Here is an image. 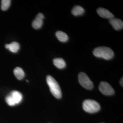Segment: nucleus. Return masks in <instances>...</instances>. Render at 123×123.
<instances>
[{
  "mask_svg": "<svg viewBox=\"0 0 123 123\" xmlns=\"http://www.w3.org/2000/svg\"><path fill=\"white\" fill-rule=\"evenodd\" d=\"M47 83L49 85L50 92L56 98H61L62 91L57 81L50 75H48L46 78Z\"/></svg>",
  "mask_w": 123,
  "mask_h": 123,
  "instance_id": "obj_1",
  "label": "nucleus"
},
{
  "mask_svg": "<svg viewBox=\"0 0 123 123\" xmlns=\"http://www.w3.org/2000/svg\"><path fill=\"white\" fill-rule=\"evenodd\" d=\"M93 54L97 57L105 60L111 59L114 56V53L111 49L106 47H99L94 49Z\"/></svg>",
  "mask_w": 123,
  "mask_h": 123,
  "instance_id": "obj_2",
  "label": "nucleus"
},
{
  "mask_svg": "<svg viewBox=\"0 0 123 123\" xmlns=\"http://www.w3.org/2000/svg\"><path fill=\"white\" fill-rule=\"evenodd\" d=\"M84 110L89 113H94L100 109V105L96 101L92 99L85 100L83 103Z\"/></svg>",
  "mask_w": 123,
  "mask_h": 123,
  "instance_id": "obj_3",
  "label": "nucleus"
},
{
  "mask_svg": "<svg viewBox=\"0 0 123 123\" xmlns=\"http://www.w3.org/2000/svg\"><path fill=\"white\" fill-rule=\"evenodd\" d=\"M22 100V94L18 91H13L6 98V101L10 106H14L20 103Z\"/></svg>",
  "mask_w": 123,
  "mask_h": 123,
  "instance_id": "obj_4",
  "label": "nucleus"
},
{
  "mask_svg": "<svg viewBox=\"0 0 123 123\" xmlns=\"http://www.w3.org/2000/svg\"><path fill=\"white\" fill-rule=\"evenodd\" d=\"M78 79L80 84L85 88L91 90L93 87L92 82L89 79L88 75L84 72L79 73L78 75Z\"/></svg>",
  "mask_w": 123,
  "mask_h": 123,
  "instance_id": "obj_5",
  "label": "nucleus"
},
{
  "mask_svg": "<svg viewBox=\"0 0 123 123\" xmlns=\"http://www.w3.org/2000/svg\"><path fill=\"white\" fill-rule=\"evenodd\" d=\"M98 88L99 91L103 94L110 96L114 94V90L110 84L106 82H101L99 84Z\"/></svg>",
  "mask_w": 123,
  "mask_h": 123,
  "instance_id": "obj_6",
  "label": "nucleus"
},
{
  "mask_svg": "<svg viewBox=\"0 0 123 123\" xmlns=\"http://www.w3.org/2000/svg\"><path fill=\"white\" fill-rule=\"evenodd\" d=\"M44 18V15L42 13H38L32 23L33 28L35 29H38L40 28L43 25V20Z\"/></svg>",
  "mask_w": 123,
  "mask_h": 123,
  "instance_id": "obj_7",
  "label": "nucleus"
},
{
  "mask_svg": "<svg viewBox=\"0 0 123 123\" xmlns=\"http://www.w3.org/2000/svg\"><path fill=\"white\" fill-rule=\"evenodd\" d=\"M97 12L98 15L101 18L109 19L114 18V16L112 13L110 12L107 9L104 8H98L97 9Z\"/></svg>",
  "mask_w": 123,
  "mask_h": 123,
  "instance_id": "obj_8",
  "label": "nucleus"
},
{
  "mask_svg": "<svg viewBox=\"0 0 123 123\" xmlns=\"http://www.w3.org/2000/svg\"><path fill=\"white\" fill-rule=\"evenodd\" d=\"M109 22L113 27L115 30L119 31L122 29L123 28V22L121 20L114 18L110 19Z\"/></svg>",
  "mask_w": 123,
  "mask_h": 123,
  "instance_id": "obj_9",
  "label": "nucleus"
},
{
  "mask_svg": "<svg viewBox=\"0 0 123 123\" xmlns=\"http://www.w3.org/2000/svg\"><path fill=\"white\" fill-rule=\"evenodd\" d=\"M5 48L8 49L11 52L16 53L18 52L20 49V45L17 42H14L10 44H6Z\"/></svg>",
  "mask_w": 123,
  "mask_h": 123,
  "instance_id": "obj_10",
  "label": "nucleus"
},
{
  "mask_svg": "<svg viewBox=\"0 0 123 123\" xmlns=\"http://www.w3.org/2000/svg\"><path fill=\"white\" fill-rule=\"evenodd\" d=\"M53 64L58 68L62 69L66 67V62L65 61L61 58H56L53 60Z\"/></svg>",
  "mask_w": 123,
  "mask_h": 123,
  "instance_id": "obj_11",
  "label": "nucleus"
},
{
  "mask_svg": "<svg viewBox=\"0 0 123 123\" xmlns=\"http://www.w3.org/2000/svg\"><path fill=\"white\" fill-rule=\"evenodd\" d=\"M14 74L16 78L19 80H22L25 76V73L20 67H16L14 70Z\"/></svg>",
  "mask_w": 123,
  "mask_h": 123,
  "instance_id": "obj_12",
  "label": "nucleus"
},
{
  "mask_svg": "<svg viewBox=\"0 0 123 123\" xmlns=\"http://www.w3.org/2000/svg\"><path fill=\"white\" fill-rule=\"evenodd\" d=\"M56 36L58 40L61 42H66L68 39V36L65 32L62 31H57L56 32Z\"/></svg>",
  "mask_w": 123,
  "mask_h": 123,
  "instance_id": "obj_13",
  "label": "nucleus"
},
{
  "mask_svg": "<svg viewBox=\"0 0 123 123\" xmlns=\"http://www.w3.org/2000/svg\"><path fill=\"white\" fill-rule=\"evenodd\" d=\"M84 13V8L79 6H76L72 10V13L75 16H78L83 15Z\"/></svg>",
  "mask_w": 123,
  "mask_h": 123,
  "instance_id": "obj_14",
  "label": "nucleus"
},
{
  "mask_svg": "<svg viewBox=\"0 0 123 123\" xmlns=\"http://www.w3.org/2000/svg\"><path fill=\"white\" fill-rule=\"evenodd\" d=\"M11 1L10 0H2L1 1V9L2 11H6L9 8Z\"/></svg>",
  "mask_w": 123,
  "mask_h": 123,
  "instance_id": "obj_15",
  "label": "nucleus"
},
{
  "mask_svg": "<svg viewBox=\"0 0 123 123\" xmlns=\"http://www.w3.org/2000/svg\"><path fill=\"white\" fill-rule=\"evenodd\" d=\"M123 78H121V79L120 80V85L123 87Z\"/></svg>",
  "mask_w": 123,
  "mask_h": 123,
  "instance_id": "obj_16",
  "label": "nucleus"
},
{
  "mask_svg": "<svg viewBox=\"0 0 123 123\" xmlns=\"http://www.w3.org/2000/svg\"></svg>",
  "mask_w": 123,
  "mask_h": 123,
  "instance_id": "obj_17",
  "label": "nucleus"
}]
</instances>
